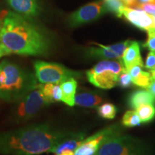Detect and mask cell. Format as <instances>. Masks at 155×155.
I'll list each match as a JSON object with an SVG mask.
<instances>
[{
	"label": "cell",
	"instance_id": "obj_1",
	"mask_svg": "<svg viewBox=\"0 0 155 155\" xmlns=\"http://www.w3.org/2000/svg\"><path fill=\"white\" fill-rule=\"evenodd\" d=\"M53 40L45 30L17 13H6L0 19V56H45L51 51Z\"/></svg>",
	"mask_w": 155,
	"mask_h": 155
},
{
	"label": "cell",
	"instance_id": "obj_2",
	"mask_svg": "<svg viewBox=\"0 0 155 155\" xmlns=\"http://www.w3.org/2000/svg\"><path fill=\"white\" fill-rule=\"evenodd\" d=\"M72 134L46 122L1 131L0 154L40 155L51 152Z\"/></svg>",
	"mask_w": 155,
	"mask_h": 155
},
{
	"label": "cell",
	"instance_id": "obj_3",
	"mask_svg": "<svg viewBox=\"0 0 155 155\" xmlns=\"http://www.w3.org/2000/svg\"><path fill=\"white\" fill-rule=\"evenodd\" d=\"M35 74L20 65L4 60L0 63V98L18 102L38 87Z\"/></svg>",
	"mask_w": 155,
	"mask_h": 155
},
{
	"label": "cell",
	"instance_id": "obj_4",
	"mask_svg": "<svg viewBox=\"0 0 155 155\" xmlns=\"http://www.w3.org/2000/svg\"><path fill=\"white\" fill-rule=\"evenodd\" d=\"M120 127L104 138L95 155H150L147 147L137 139L120 133Z\"/></svg>",
	"mask_w": 155,
	"mask_h": 155
},
{
	"label": "cell",
	"instance_id": "obj_5",
	"mask_svg": "<svg viewBox=\"0 0 155 155\" xmlns=\"http://www.w3.org/2000/svg\"><path fill=\"white\" fill-rule=\"evenodd\" d=\"M125 69L121 60H103L87 71L86 77L94 86L110 89L118 84L120 75Z\"/></svg>",
	"mask_w": 155,
	"mask_h": 155
},
{
	"label": "cell",
	"instance_id": "obj_6",
	"mask_svg": "<svg viewBox=\"0 0 155 155\" xmlns=\"http://www.w3.org/2000/svg\"><path fill=\"white\" fill-rule=\"evenodd\" d=\"M35 74L40 83L61 84L71 78H81V73L68 68L61 64L42 61L34 62Z\"/></svg>",
	"mask_w": 155,
	"mask_h": 155
},
{
	"label": "cell",
	"instance_id": "obj_7",
	"mask_svg": "<svg viewBox=\"0 0 155 155\" xmlns=\"http://www.w3.org/2000/svg\"><path fill=\"white\" fill-rule=\"evenodd\" d=\"M18 102L14 114L17 123L30 121L50 104L42 95L38 86Z\"/></svg>",
	"mask_w": 155,
	"mask_h": 155
},
{
	"label": "cell",
	"instance_id": "obj_8",
	"mask_svg": "<svg viewBox=\"0 0 155 155\" xmlns=\"http://www.w3.org/2000/svg\"><path fill=\"white\" fill-rule=\"evenodd\" d=\"M106 12L103 0H98L83 6L72 13L68 18V24L72 28L88 24L96 20Z\"/></svg>",
	"mask_w": 155,
	"mask_h": 155
},
{
	"label": "cell",
	"instance_id": "obj_9",
	"mask_svg": "<svg viewBox=\"0 0 155 155\" xmlns=\"http://www.w3.org/2000/svg\"><path fill=\"white\" fill-rule=\"evenodd\" d=\"M122 17H124L131 25H134L142 30H155V19L153 15L141 9L126 7L123 9Z\"/></svg>",
	"mask_w": 155,
	"mask_h": 155
},
{
	"label": "cell",
	"instance_id": "obj_10",
	"mask_svg": "<svg viewBox=\"0 0 155 155\" xmlns=\"http://www.w3.org/2000/svg\"><path fill=\"white\" fill-rule=\"evenodd\" d=\"M117 128L119 127L116 126L108 127L91 137H87L76 149L73 155H95L98 152L104 138Z\"/></svg>",
	"mask_w": 155,
	"mask_h": 155
},
{
	"label": "cell",
	"instance_id": "obj_11",
	"mask_svg": "<svg viewBox=\"0 0 155 155\" xmlns=\"http://www.w3.org/2000/svg\"><path fill=\"white\" fill-rule=\"evenodd\" d=\"M6 2L17 14L24 17H35L40 12L38 0H6Z\"/></svg>",
	"mask_w": 155,
	"mask_h": 155
},
{
	"label": "cell",
	"instance_id": "obj_12",
	"mask_svg": "<svg viewBox=\"0 0 155 155\" xmlns=\"http://www.w3.org/2000/svg\"><path fill=\"white\" fill-rule=\"evenodd\" d=\"M86 139L84 133L73 134L69 136L65 140L60 143L52 151L55 155H61L64 154L74 153L76 149L82 144L83 140Z\"/></svg>",
	"mask_w": 155,
	"mask_h": 155
},
{
	"label": "cell",
	"instance_id": "obj_13",
	"mask_svg": "<svg viewBox=\"0 0 155 155\" xmlns=\"http://www.w3.org/2000/svg\"><path fill=\"white\" fill-rule=\"evenodd\" d=\"M121 58L124 65L127 70L136 65L144 67V63L141 56L140 47H139L138 42H131V44L125 50Z\"/></svg>",
	"mask_w": 155,
	"mask_h": 155
},
{
	"label": "cell",
	"instance_id": "obj_14",
	"mask_svg": "<svg viewBox=\"0 0 155 155\" xmlns=\"http://www.w3.org/2000/svg\"><path fill=\"white\" fill-rule=\"evenodd\" d=\"M96 46H91L87 48L85 53L89 58L95 59L103 60H117L120 59L115 52L112 50L110 45H104L94 43Z\"/></svg>",
	"mask_w": 155,
	"mask_h": 155
},
{
	"label": "cell",
	"instance_id": "obj_15",
	"mask_svg": "<svg viewBox=\"0 0 155 155\" xmlns=\"http://www.w3.org/2000/svg\"><path fill=\"white\" fill-rule=\"evenodd\" d=\"M142 66L139 65H133L127 70L131 77L134 84L141 88H147L152 81V78L150 72L143 71Z\"/></svg>",
	"mask_w": 155,
	"mask_h": 155
},
{
	"label": "cell",
	"instance_id": "obj_16",
	"mask_svg": "<svg viewBox=\"0 0 155 155\" xmlns=\"http://www.w3.org/2000/svg\"><path fill=\"white\" fill-rule=\"evenodd\" d=\"M63 98L62 101L69 106L75 105V98L76 95L78 83L75 78H71L61 84Z\"/></svg>",
	"mask_w": 155,
	"mask_h": 155
},
{
	"label": "cell",
	"instance_id": "obj_17",
	"mask_svg": "<svg viewBox=\"0 0 155 155\" xmlns=\"http://www.w3.org/2000/svg\"><path fill=\"white\" fill-rule=\"evenodd\" d=\"M128 103L130 107L136 110L143 104H154L155 97L149 91L138 90L131 94Z\"/></svg>",
	"mask_w": 155,
	"mask_h": 155
},
{
	"label": "cell",
	"instance_id": "obj_18",
	"mask_svg": "<svg viewBox=\"0 0 155 155\" xmlns=\"http://www.w3.org/2000/svg\"><path fill=\"white\" fill-rule=\"evenodd\" d=\"M102 98L92 92H78L75 95V104L86 108H94L102 103Z\"/></svg>",
	"mask_w": 155,
	"mask_h": 155
},
{
	"label": "cell",
	"instance_id": "obj_19",
	"mask_svg": "<svg viewBox=\"0 0 155 155\" xmlns=\"http://www.w3.org/2000/svg\"><path fill=\"white\" fill-rule=\"evenodd\" d=\"M38 87L45 99L50 104L62 101L63 94H62L61 84H54V83L42 84L41 83V84H38Z\"/></svg>",
	"mask_w": 155,
	"mask_h": 155
},
{
	"label": "cell",
	"instance_id": "obj_20",
	"mask_svg": "<svg viewBox=\"0 0 155 155\" xmlns=\"http://www.w3.org/2000/svg\"><path fill=\"white\" fill-rule=\"evenodd\" d=\"M106 11L109 12L117 17H122L123 9L127 6L121 0H103Z\"/></svg>",
	"mask_w": 155,
	"mask_h": 155
},
{
	"label": "cell",
	"instance_id": "obj_21",
	"mask_svg": "<svg viewBox=\"0 0 155 155\" xmlns=\"http://www.w3.org/2000/svg\"><path fill=\"white\" fill-rule=\"evenodd\" d=\"M141 122L152 121L155 116V108L153 104H143L136 109Z\"/></svg>",
	"mask_w": 155,
	"mask_h": 155
},
{
	"label": "cell",
	"instance_id": "obj_22",
	"mask_svg": "<svg viewBox=\"0 0 155 155\" xmlns=\"http://www.w3.org/2000/svg\"><path fill=\"white\" fill-rule=\"evenodd\" d=\"M142 123L140 119V117L138 115L137 111H128L124 114L122 118V124L124 126L127 127H137Z\"/></svg>",
	"mask_w": 155,
	"mask_h": 155
},
{
	"label": "cell",
	"instance_id": "obj_23",
	"mask_svg": "<svg viewBox=\"0 0 155 155\" xmlns=\"http://www.w3.org/2000/svg\"><path fill=\"white\" fill-rule=\"evenodd\" d=\"M98 114L101 117L107 119H112L115 117L116 108L112 104H104L98 108Z\"/></svg>",
	"mask_w": 155,
	"mask_h": 155
},
{
	"label": "cell",
	"instance_id": "obj_24",
	"mask_svg": "<svg viewBox=\"0 0 155 155\" xmlns=\"http://www.w3.org/2000/svg\"><path fill=\"white\" fill-rule=\"evenodd\" d=\"M132 83V80H131V77L129 71L127 69H125L120 75L118 85L121 86V88H129L131 86Z\"/></svg>",
	"mask_w": 155,
	"mask_h": 155
},
{
	"label": "cell",
	"instance_id": "obj_25",
	"mask_svg": "<svg viewBox=\"0 0 155 155\" xmlns=\"http://www.w3.org/2000/svg\"><path fill=\"white\" fill-rule=\"evenodd\" d=\"M143 47L150 51L155 52V30L147 32V40L145 43L143 44Z\"/></svg>",
	"mask_w": 155,
	"mask_h": 155
},
{
	"label": "cell",
	"instance_id": "obj_26",
	"mask_svg": "<svg viewBox=\"0 0 155 155\" xmlns=\"http://www.w3.org/2000/svg\"><path fill=\"white\" fill-rule=\"evenodd\" d=\"M135 9H141L146 12L147 13L151 15H155V1L152 2L145 3V4H137V5L134 7Z\"/></svg>",
	"mask_w": 155,
	"mask_h": 155
},
{
	"label": "cell",
	"instance_id": "obj_27",
	"mask_svg": "<svg viewBox=\"0 0 155 155\" xmlns=\"http://www.w3.org/2000/svg\"><path fill=\"white\" fill-rule=\"evenodd\" d=\"M145 68L149 71H153L155 69V52L150 51L147 56L144 64Z\"/></svg>",
	"mask_w": 155,
	"mask_h": 155
},
{
	"label": "cell",
	"instance_id": "obj_28",
	"mask_svg": "<svg viewBox=\"0 0 155 155\" xmlns=\"http://www.w3.org/2000/svg\"><path fill=\"white\" fill-rule=\"evenodd\" d=\"M121 1L125 4L127 7L131 8H134L138 4V0H121Z\"/></svg>",
	"mask_w": 155,
	"mask_h": 155
},
{
	"label": "cell",
	"instance_id": "obj_29",
	"mask_svg": "<svg viewBox=\"0 0 155 155\" xmlns=\"http://www.w3.org/2000/svg\"><path fill=\"white\" fill-rule=\"evenodd\" d=\"M147 89V91H150L151 94L155 97V80L152 79V81L151 82L150 85Z\"/></svg>",
	"mask_w": 155,
	"mask_h": 155
},
{
	"label": "cell",
	"instance_id": "obj_30",
	"mask_svg": "<svg viewBox=\"0 0 155 155\" xmlns=\"http://www.w3.org/2000/svg\"><path fill=\"white\" fill-rule=\"evenodd\" d=\"M155 0H138V4H145L149 2H154Z\"/></svg>",
	"mask_w": 155,
	"mask_h": 155
},
{
	"label": "cell",
	"instance_id": "obj_31",
	"mask_svg": "<svg viewBox=\"0 0 155 155\" xmlns=\"http://www.w3.org/2000/svg\"><path fill=\"white\" fill-rule=\"evenodd\" d=\"M150 72L151 73V75H152V79H154V80H155V69L153 70V71H150Z\"/></svg>",
	"mask_w": 155,
	"mask_h": 155
},
{
	"label": "cell",
	"instance_id": "obj_32",
	"mask_svg": "<svg viewBox=\"0 0 155 155\" xmlns=\"http://www.w3.org/2000/svg\"><path fill=\"white\" fill-rule=\"evenodd\" d=\"M153 16H154V19H155V15H153Z\"/></svg>",
	"mask_w": 155,
	"mask_h": 155
},
{
	"label": "cell",
	"instance_id": "obj_33",
	"mask_svg": "<svg viewBox=\"0 0 155 155\" xmlns=\"http://www.w3.org/2000/svg\"><path fill=\"white\" fill-rule=\"evenodd\" d=\"M0 58H1V56H0Z\"/></svg>",
	"mask_w": 155,
	"mask_h": 155
}]
</instances>
